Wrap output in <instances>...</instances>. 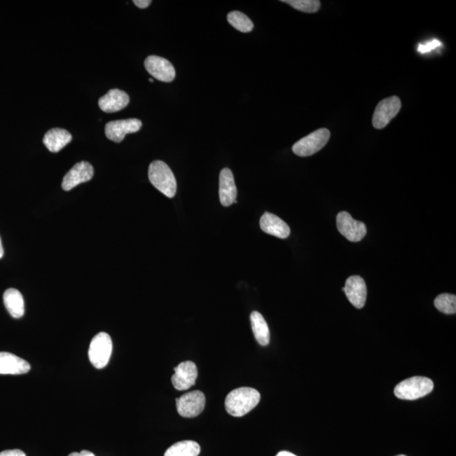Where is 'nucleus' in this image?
<instances>
[{"instance_id": "obj_14", "label": "nucleus", "mask_w": 456, "mask_h": 456, "mask_svg": "<svg viewBox=\"0 0 456 456\" xmlns=\"http://www.w3.org/2000/svg\"><path fill=\"white\" fill-rule=\"evenodd\" d=\"M237 187L233 172L229 168H223L220 172L219 197L221 204L228 207L233 203L237 204Z\"/></svg>"}, {"instance_id": "obj_16", "label": "nucleus", "mask_w": 456, "mask_h": 456, "mask_svg": "<svg viewBox=\"0 0 456 456\" xmlns=\"http://www.w3.org/2000/svg\"><path fill=\"white\" fill-rule=\"evenodd\" d=\"M130 97L124 90H110L105 96L98 101V105L105 113H116L128 106Z\"/></svg>"}, {"instance_id": "obj_8", "label": "nucleus", "mask_w": 456, "mask_h": 456, "mask_svg": "<svg viewBox=\"0 0 456 456\" xmlns=\"http://www.w3.org/2000/svg\"><path fill=\"white\" fill-rule=\"evenodd\" d=\"M336 225H338V229L340 234L349 241L360 242L366 236V225L361 221L353 219L348 212L339 213L336 216Z\"/></svg>"}, {"instance_id": "obj_17", "label": "nucleus", "mask_w": 456, "mask_h": 456, "mask_svg": "<svg viewBox=\"0 0 456 456\" xmlns=\"http://www.w3.org/2000/svg\"><path fill=\"white\" fill-rule=\"evenodd\" d=\"M260 224L262 231L270 234V235L282 238V240L289 237L290 235L289 226L284 221H282L280 217L271 214V213L265 212L261 216Z\"/></svg>"}, {"instance_id": "obj_24", "label": "nucleus", "mask_w": 456, "mask_h": 456, "mask_svg": "<svg viewBox=\"0 0 456 456\" xmlns=\"http://www.w3.org/2000/svg\"><path fill=\"white\" fill-rule=\"evenodd\" d=\"M282 2L289 4L294 9L305 13H315L320 8L319 0H283Z\"/></svg>"}, {"instance_id": "obj_20", "label": "nucleus", "mask_w": 456, "mask_h": 456, "mask_svg": "<svg viewBox=\"0 0 456 456\" xmlns=\"http://www.w3.org/2000/svg\"><path fill=\"white\" fill-rule=\"evenodd\" d=\"M250 320L254 338L261 346H267L270 343V330L265 319L258 312L254 311L250 315Z\"/></svg>"}, {"instance_id": "obj_25", "label": "nucleus", "mask_w": 456, "mask_h": 456, "mask_svg": "<svg viewBox=\"0 0 456 456\" xmlns=\"http://www.w3.org/2000/svg\"><path fill=\"white\" fill-rule=\"evenodd\" d=\"M441 43L439 42V41L434 40V41H432V42H430L428 44L419 45L418 51L422 53H428V52L432 50V49H434V48H436L441 46Z\"/></svg>"}, {"instance_id": "obj_10", "label": "nucleus", "mask_w": 456, "mask_h": 456, "mask_svg": "<svg viewBox=\"0 0 456 456\" xmlns=\"http://www.w3.org/2000/svg\"><path fill=\"white\" fill-rule=\"evenodd\" d=\"M145 68L152 77L163 82H172L175 79L176 71L170 61L164 57L151 55L145 60Z\"/></svg>"}, {"instance_id": "obj_29", "label": "nucleus", "mask_w": 456, "mask_h": 456, "mask_svg": "<svg viewBox=\"0 0 456 456\" xmlns=\"http://www.w3.org/2000/svg\"><path fill=\"white\" fill-rule=\"evenodd\" d=\"M277 456H297V455H295L293 453H290V452L281 451L279 452Z\"/></svg>"}, {"instance_id": "obj_3", "label": "nucleus", "mask_w": 456, "mask_h": 456, "mask_svg": "<svg viewBox=\"0 0 456 456\" xmlns=\"http://www.w3.org/2000/svg\"><path fill=\"white\" fill-rule=\"evenodd\" d=\"M434 382L426 377H412L401 382L394 388V394L401 400L413 401L433 392Z\"/></svg>"}, {"instance_id": "obj_27", "label": "nucleus", "mask_w": 456, "mask_h": 456, "mask_svg": "<svg viewBox=\"0 0 456 456\" xmlns=\"http://www.w3.org/2000/svg\"><path fill=\"white\" fill-rule=\"evenodd\" d=\"M134 4L141 9H146L151 4V0H134Z\"/></svg>"}, {"instance_id": "obj_7", "label": "nucleus", "mask_w": 456, "mask_h": 456, "mask_svg": "<svg viewBox=\"0 0 456 456\" xmlns=\"http://www.w3.org/2000/svg\"><path fill=\"white\" fill-rule=\"evenodd\" d=\"M401 102L399 97L385 98L377 105L373 117V125L375 129L385 128L389 122L400 112Z\"/></svg>"}, {"instance_id": "obj_23", "label": "nucleus", "mask_w": 456, "mask_h": 456, "mask_svg": "<svg viewBox=\"0 0 456 456\" xmlns=\"http://www.w3.org/2000/svg\"><path fill=\"white\" fill-rule=\"evenodd\" d=\"M434 306L443 314L455 315L456 313L455 295L448 293L438 295L434 300Z\"/></svg>"}, {"instance_id": "obj_19", "label": "nucleus", "mask_w": 456, "mask_h": 456, "mask_svg": "<svg viewBox=\"0 0 456 456\" xmlns=\"http://www.w3.org/2000/svg\"><path fill=\"white\" fill-rule=\"evenodd\" d=\"M4 303L9 314L15 319L22 318L25 314V303L22 293L15 289H7L4 293Z\"/></svg>"}, {"instance_id": "obj_15", "label": "nucleus", "mask_w": 456, "mask_h": 456, "mask_svg": "<svg viewBox=\"0 0 456 456\" xmlns=\"http://www.w3.org/2000/svg\"><path fill=\"white\" fill-rule=\"evenodd\" d=\"M28 361L10 352H0V375H24L30 371Z\"/></svg>"}, {"instance_id": "obj_32", "label": "nucleus", "mask_w": 456, "mask_h": 456, "mask_svg": "<svg viewBox=\"0 0 456 456\" xmlns=\"http://www.w3.org/2000/svg\"><path fill=\"white\" fill-rule=\"evenodd\" d=\"M397 456H406V455H397Z\"/></svg>"}, {"instance_id": "obj_12", "label": "nucleus", "mask_w": 456, "mask_h": 456, "mask_svg": "<svg viewBox=\"0 0 456 456\" xmlns=\"http://www.w3.org/2000/svg\"><path fill=\"white\" fill-rule=\"evenodd\" d=\"M93 167L89 163L84 161L78 163L64 176L62 182L63 190L71 191L79 184L88 182L93 178Z\"/></svg>"}, {"instance_id": "obj_13", "label": "nucleus", "mask_w": 456, "mask_h": 456, "mask_svg": "<svg viewBox=\"0 0 456 456\" xmlns=\"http://www.w3.org/2000/svg\"><path fill=\"white\" fill-rule=\"evenodd\" d=\"M343 291L353 306L363 309L367 299V286L363 278L359 276L349 277Z\"/></svg>"}, {"instance_id": "obj_21", "label": "nucleus", "mask_w": 456, "mask_h": 456, "mask_svg": "<svg viewBox=\"0 0 456 456\" xmlns=\"http://www.w3.org/2000/svg\"><path fill=\"white\" fill-rule=\"evenodd\" d=\"M200 447L198 443L184 441L174 443L167 449L164 456H198Z\"/></svg>"}, {"instance_id": "obj_11", "label": "nucleus", "mask_w": 456, "mask_h": 456, "mask_svg": "<svg viewBox=\"0 0 456 456\" xmlns=\"http://www.w3.org/2000/svg\"><path fill=\"white\" fill-rule=\"evenodd\" d=\"M174 375L172 376V382L176 389L186 390L195 384L198 377V369L193 361H183L174 368Z\"/></svg>"}, {"instance_id": "obj_1", "label": "nucleus", "mask_w": 456, "mask_h": 456, "mask_svg": "<svg viewBox=\"0 0 456 456\" xmlns=\"http://www.w3.org/2000/svg\"><path fill=\"white\" fill-rule=\"evenodd\" d=\"M261 401V394L256 389L242 387L233 389L225 401L227 412L233 417H240L256 408Z\"/></svg>"}, {"instance_id": "obj_26", "label": "nucleus", "mask_w": 456, "mask_h": 456, "mask_svg": "<svg viewBox=\"0 0 456 456\" xmlns=\"http://www.w3.org/2000/svg\"><path fill=\"white\" fill-rule=\"evenodd\" d=\"M0 456H27L23 451L20 450H9L0 452Z\"/></svg>"}, {"instance_id": "obj_30", "label": "nucleus", "mask_w": 456, "mask_h": 456, "mask_svg": "<svg viewBox=\"0 0 456 456\" xmlns=\"http://www.w3.org/2000/svg\"><path fill=\"white\" fill-rule=\"evenodd\" d=\"M3 256H4V249L1 242V238H0V258H1Z\"/></svg>"}, {"instance_id": "obj_6", "label": "nucleus", "mask_w": 456, "mask_h": 456, "mask_svg": "<svg viewBox=\"0 0 456 456\" xmlns=\"http://www.w3.org/2000/svg\"><path fill=\"white\" fill-rule=\"evenodd\" d=\"M176 405L180 416L187 418L195 417L203 412L205 396L200 390H194L177 398Z\"/></svg>"}, {"instance_id": "obj_2", "label": "nucleus", "mask_w": 456, "mask_h": 456, "mask_svg": "<svg viewBox=\"0 0 456 456\" xmlns=\"http://www.w3.org/2000/svg\"><path fill=\"white\" fill-rule=\"evenodd\" d=\"M148 176L152 186L168 198H174L177 192V181L167 164L163 161L151 163Z\"/></svg>"}, {"instance_id": "obj_31", "label": "nucleus", "mask_w": 456, "mask_h": 456, "mask_svg": "<svg viewBox=\"0 0 456 456\" xmlns=\"http://www.w3.org/2000/svg\"><path fill=\"white\" fill-rule=\"evenodd\" d=\"M149 81L150 82H154V80L153 79H149Z\"/></svg>"}, {"instance_id": "obj_28", "label": "nucleus", "mask_w": 456, "mask_h": 456, "mask_svg": "<svg viewBox=\"0 0 456 456\" xmlns=\"http://www.w3.org/2000/svg\"><path fill=\"white\" fill-rule=\"evenodd\" d=\"M68 456H96L92 453V452H90L88 450H82L80 452V453H78V452H73V453L69 454Z\"/></svg>"}, {"instance_id": "obj_4", "label": "nucleus", "mask_w": 456, "mask_h": 456, "mask_svg": "<svg viewBox=\"0 0 456 456\" xmlns=\"http://www.w3.org/2000/svg\"><path fill=\"white\" fill-rule=\"evenodd\" d=\"M113 352V342L110 336L105 332L94 336L90 342L88 356L90 363L98 369L108 365Z\"/></svg>"}, {"instance_id": "obj_5", "label": "nucleus", "mask_w": 456, "mask_h": 456, "mask_svg": "<svg viewBox=\"0 0 456 456\" xmlns=\"http://www.w3.org/2000/svg\"><path fill=\"white\" fill-rule=\"evenodd\" d=\"M330 137L331 132L329 130L324 128L316 130L294 144L293 153L298 157H310L326 146Z\"/></svg>"}, {"instance_id": "obj_22", "label": "nucleus", "mask_w": 456, "mask_h": 456, "mask_svg": "<svg viewBox=\"0 0 456 456\" xmlns=\"http://www.w3.org/2000/svg\"><path fill=\"white\" fill-rule=\"evenodd\" d=\"M228 22L237 31L247 34L252 32L254 23L247 15L240 11H234L228 15Z\"/></svg>"}, {"instance_id": "obj_9", "label": "nucleus", "mask_w": 456, "mask_h": 456, "mask_svg": "<svg viewBox=\"0 0 456 456\" xmlns=\"http://www.w3.org/2000/svg\"><path fill=\"white\" fill-rule=\"evenodd\" d=\"M141 127L142 123L138 118L111 121L105 126V134L110 141L120 143L126 134L137 133Z\"/></svg>"}, {"instance_id": "obj_18", "label": "nucleus", "mask_w": 456, "mask_h": 456, "mask_svg": "<svg viewBox=\"0 0 456 456\" xmlns=\"http://www.w3.org/2000/svg\"><path fill=\"white\" fill-rule=\"evenodd\" d=\"M72 141V135L69 131L55 128L48 130L43 137L44 146L49 151L57 153Z\"/></svg>"}]
</instances>
